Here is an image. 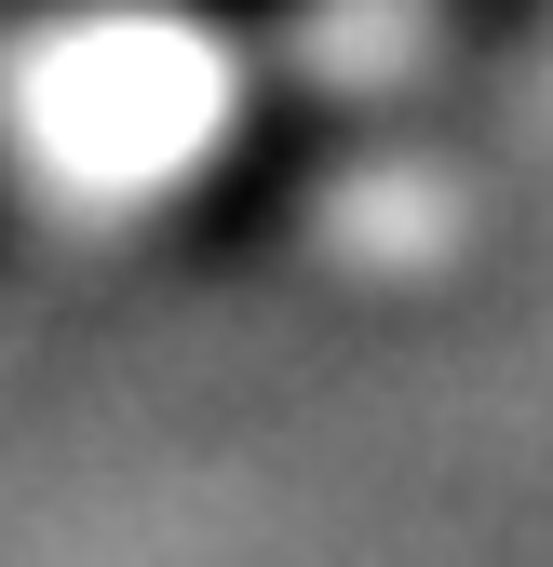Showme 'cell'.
Returning a JSON list of instances; mask_svg holds the SVG:
<instances>
[{
  "instance_id": "obj_1",
  "label": "cell",
  "mask_w": 553,
  "mask_h": 567,
  "mask_svg": "<svg viewBox=\"0 0 553 567\" xmlns=\"http://www.w3.org/2000/svg\"><path fill=\"white\" fill-rule=\"evenodd\" d=\"M202 14H257V0H202Z\"/></svg>"
}]
</instances>
